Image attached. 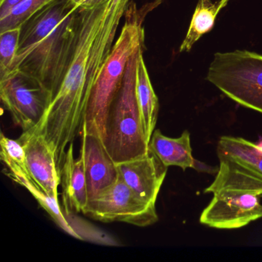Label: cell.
Segmentation results:
<instances>
[{
	"instance_id": "obj_6",
	"label": "cell",
	"mask_w": 262,
	"mask_h": 262,
	"mask_svg": "<svg viewBox=\"0 0 262 262\" xmlns=\"http://www.w3.org/2000/svg\"><path fill=\"white\" fill-rule=\"evenodd\" d=\"M217 151L219 171L205 192L236 190L261 195V146L242 138L222 136Z\"/></svg>"
},
{
	"instance_id": "obj_5",
	"label": "cell",
	"mask_w": 262,
	"mask_h": 262,
	"mask_svg": "<svg viewBox=\"0 0 262 262\" xmlns=\"http://www.w3.org/2000/svg\"><path fill=\"white\" fill-rule=\"evenodd\" d=\"M206 79L239 105L262 113V55L247 50L215 53Z\"/></svg>"
},
{
	"instance_id": "obj_17",
	"label": "cell",
	"mask_w": 262,
	"mask_h": 262,
	"mask_svg": "<svg viewBox=\"0 0 262 262\" xmlns=\"http://www.w3.org/2000/svg\"><path fill=\"white\" fill-rule=\"evenodd\" d=\"M6 174L9 178L19 184L23 187L28 190L32 195L36 199L41 207L50 214L51 219L55 223L62 228L65 232L75 237L74 231L72 229L64 214L61 207L59 206V201L57 199L51 197L46 194L33 180L30 174L24 172L22 169L17 168H7Z\"/></svg>"
},
{
	"instance_id": "obj_21",
	"label": "cell",
	"mask_w": 262,
	"mask_h": 262,
	"mask_svg": "<svg viewBox=\"0 0 262 262\" xmlns=\"http://www.w3.org/2000/svg\"><path fill=\"white\" fill-rule=\"evenodd\" d=\"M22 0H0V16H4L10 9Z\"/></svg>"
},
{
	"instance_id": "obj_9",
	"label": "cell",
	"mask_w": 262,
	"mask_h": 262,
	"mask_svg": "<svg viewBox=\"0 0 262 262\" xmlns=\"http://www.w3.org/2000/svg\"><path fill=\"white\" fill-rule=\"evenodd\" d=\"M261 217L262 205L258 195L247 191L222 190L214 193L201 214L200 222L211 228L234 229Z\"/></svg>"
},
{
	"instance_id": "obj_7",
	"label": "cell",
	"mask_w": 262,
	"mask_h": 262,
	"mask_svg": "<svg viewBox=\"0 0 262 262\" xmlns=\"http://www.w3.org/2000/svg\"><path fill=\"white\" fill-rule=\"evenodd\" d=\"M82 214L104 223L124 222L138 227L149 226L159 221L156 204L142 200L120 177L114 185L89 201Z\"/></svg>"
},
{
	"instance_id": "obj_1",
	"label": "cell",
	"mask_w": 262,
	"mask_h": 262,
	"mask_svg": "<svg viewBox=\"0 0 262 262\" xmlns=\"http://www.w3.org/2000/svg\"><path fill=\"white\" fill-rule=\"evenodd\" d=\"M132 2L84 0L78 7L73 46L59 89L39 125L31 129L53 147L60 171L68 145L81 135L92 90Z\"/></svg>"
},
{
	"instance_id": "obj_15",
	"label": "cell",
	"mask_w": 262,
	"mask_h": 262,
	"mask_svg": "<svg viewBox=\"0 0 262 262\" xmlns=\"http://www.w3.org/2000/svg\"><path fill=\"white\" fill-rule=\"evenodd\" d=\"M144 47L139 50L136 65V92L145 139L149 144L159 116V99L151 85L143 59Z\"/></svg>"
},
{
	"instance_id": "obj_4",
	"label": "cell",
	"mask_w": 262,
	"mask_h": 262,
	"mask_svg": "<svg viewBox=\"0 0 262 262\" xmlns=\"http://www.w3.org/2000/svg\"><path fill=\"white\" fill-rule=\"evenodd\" d=\"M143 47L132 55L107 117L103 144L116 165L142 157L149 150L136 92L138 54Z\"/></svg>"
},
{
	"instance_id": "obj_8",
	"label": "cell",
	"mask_w": 262,
	"mask_h": 262,
	"mask_svg": "<svg viewBox=\"0 0 262 262\" xmlns=\"http://www.w3.org/2000/svg\"><path fill=\"white\" fill-rule=\"evenodd\" d=\"M0 98L23 132L39 125L52 102L50 93L37 79L19 70L0 79Z\"/></svg>"
},
{
	"instance_id": "obj_11",
	"label": "cell",
	"mask_w": 262,
	"mask_h": 262,
	"mask_svg": "<svg viewBox=\"0 0 262 262\" xmlns=\"http://www.w3.org/2000/svg\"><path fill=\"white\" fill-rule=\"evenodd\" d=\"M120 179L142 200L156 204L168 167L148 150L145 156L117 165Z\"/></svg>"
},
{
	"instance_id": "obj_23",
	"label": "cell",
	"mask_w": 262,
	"mask_h": 262,
	"mask_svg": "<svg viewBox=\"0 0 262 262\" xmlns=\"http://www.w3.org/2000/svg\"><path fill=\"white\" fill-rule=\"evenodd\" d=\"M260 145V146L262 147V143H260V145Z\"/></svg>"
},
{
	"instance_id": "obj_12",
	"label": "cell",
	"mask_w": 262,
	"mask_h": 262,
	"mask_svg": "<svg viewBox=\"0 0 262 262\" xmlns=\"http://www.w3.org/2000/svg\"><path fill=\"white\" fill-rule=\"evenodd\" d=\"M84 167L86 177L89 201L114 185L119 179L117 165L99 138L81 133Z\"/></svg>"
},
{
	"instance_id": "obj_19",
	"label": "cell",
	"mask_w": 262,
	"mask_h": 262,
	"mask_svg": "<svg viewBox=\"0 0 262 262\" xmlns=\"http://www.w3.org/2000/svg\"><path fill=\"white\" fill-rule=\"evenodd\" d=\"M20 28L0 33V79L11 73L12 67L17 54Z\"/></svg>"
},
{
	"instance_id": "obj_14",
	"label": "cell",
	"mask_w": 262,
	"mask_h": 262,
	"mask_svg": "<svg viewBox=\"0 0 262 262\" xmlns=\"http://www.w3.org/2000/svg\"><path fill=\"white\" fill-rule=\"evenodd\" d=\"M148 146L168 168L178 166L183 171L188 168H192L199 171L217 172L212 171L214 168L194 159L188 130L184 131L180 137L170 138L164 136L160 130L155 129Z\"/></svg>"
},
{
	"instance_id": "obj_3",
	"label": "cell",
	"mask_w": 262,
	"mask_h": 262,
	"mask_svg": "<svg viewBox=\"0 0 262 262\" xmlns=\"http://www.w3.org/2000/svg\"><path fill=\"white\" fill-rule=\"evenodd\" d=\"M161 0L138 10L132 2L125 15V24L102 66L90 95L81 133L93 135L102 143L110 106L119 92L132 55L145 44L143 21L148 12L159 5Z\"/></svg>"
},
{
	"instance_id": "obj_18",
	"label": "cell",
	"mask_w": 262,
	"mask_h": 262,
	"mask_svg": "<svg viewBox=\"0 0 262 262\" xmlns=\"http://www.w3.org/2000/svg\"><path fill=\"white\" fill-rule=\"evenodd\" d=\"M54 0H22L0 16V33L22 27L36 13Z\"/></svg>"
},
{
	"instance_id": "obj_2",
	"label": "cell",
	"mask_w": 262,
	"mask_h": 262,
	"mask_svg": "<svg viewBox=\"0 0 262 262\" xmlns=\"http://www.w3.org/2000/svg\"><path fill=\"white\" fill-rule=\"evenodd\" d=\"M78 7L73 0H54L20 28L11 73L19 70L37 79L52 101L73 46Z\"/></svg>"
},
{
	"instance_id": "obj_22",
	"label": "cell",
	"mask_w": 262,
	"mask_h": 262,
	"mask_svg": "<svg viewBox=\"0 0 262 262\" xmlns=\"http://www.w3.org/2000/svg\"><path fill=\"white\" fill-rule=\"evenodd\" d=\"M75 4H77L78 6H80L82 3L83 2L84 0H73Z\"/></svg>"
},
{
	"instance_id": "obj_20",
	"label": "cell",
	"mask_w": 262,
	"mask_h": 262,
	"mask_svg": "<svg viewBox=\"0 0 262 262\" xmlns=\"http://www.w3.org/2000/svg\"><path fill=\"white\" fill-rule=\"evenodd\" d=\"M1 145V160L7 167L13 166L20 168L27 174H30L27 168L26 154L24 146L17 140L9 139L1 133L0 138Z\"/></svg>"
},
{
	"instance_id": "obj_16",
	"label": "cell",
	"mask_w": 262,
	"mask_h": 262,
	"mask_svg": "<svg viewBox=\"0 0 262 262\" xmlns=\"http://www.w3.org/2000/svg\"><path fill=\"white\" fill-rule=\"evenodd\" d=\"M228 2L229 0H219L215 3L211 0H199L186 36L179 48L180 53L191 51L194 44L212 30L216 17Z\"/></svg>"
},
{
	"instance_id": "obj_13",
	"label": "cell",
	"mask_w": 262,
	"mask_h": 262,
	"mask_svg": "<svg viewBox=\"0 0 262 262\" xmlns=\"http://www.w3.org/2000/svg\"><path fill=\"white\" fill-rule=\"evenodd\" d=\"M62 188V211L66 214H79L88 205L89 196L83 156L74 159L73 143L67 148L60 172Z\"/></svg>"
},
{
	"instance_id": "obj_10",
	"label": "cell",
	"mask_w": 262,
	"mask_h": 262,
	"mask_svg": "<svg viewBox=\"0 0 262 262\" xmlns=\"http://www.w3.org/2000/svg\"><path fill=\"white\" fill-rule=\"evenodd\" d=\"M18 141L24 146L33 180L46 194L58 199L61 176L53 147L43 136L32 130L23 132Z\"/></svg>"
}]
</instances>
